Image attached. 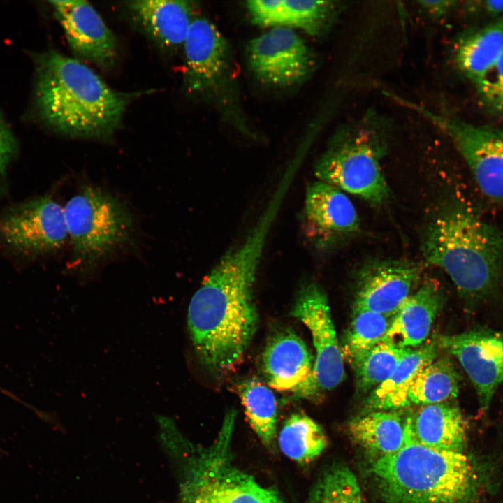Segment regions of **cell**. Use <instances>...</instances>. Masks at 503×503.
Instances as JSON below:
<instances>
[{"label": "cell", "mask_w": 503, "mask_h": 503, "mask_svg": "<svg viewBox=\"0 0 503 503\" xmlns=\"http://www.w3.org/2000/svg\"><path fill=\"white\" fill-rule=\"evenodd\" d=\"M274 221L271 214H261L240 243L219 258L190 300V338L200 363L214 375L240 365L256 332L254 287Z\"/></svg>", "instance_id": "obj_1"}, {"label": "cell", "mask_w": 503, "mask_h": 503, "mask_svg": "<svg viewBox=\"0 0 503 503\" xmlns=\"http://www.w3.org/2000/svg\"><path fill=\"white\" fill-rule=\"evenodd\" d=\"M36 103L43 121L73 138L108 140L137 95L113 89L92 68L54 50L36 59Z\"/></svg>", "instance_id": "obj_2"}, {"label": "cell", "mask_w": 503, "mask_h": 503, "mask_svg": "<svg viewBox=\"0 0 503 503\" xmlns=\"http://www.w3.org/2000/svg\"><path fill=\"white\" fill-rule=\"evenodd\" d=\"M421 251L472 304L489 298L501 285L503 233L463 205H449L430 221Z\"/></svg>", "instance_id": "obj_3"}, {"label": "cell", "mask_w": 503, "mask_h": 503, "mask_svg": "<svg viewBox=\"0 0 503 503\" xmlns=\"http://www.w3.org/2000/svg\"><path fill=\"white\" fill-rule=\"evenodd\" d=\"M235 416L233 409L226 414L217 437L207 446L188 440L173 421L159 426L161 440L179 469L180 503H284L275 488L235 464Z\"/></svg>", "instance_id": "obj_4"}, {"label": "cell", "mask_w": 503, "mask_h": 503, "mask_svg": "<svg viewBox=\"0 0 503 503\" xmlns=\"http://www.w3.org/2000/svg\"><path fill=\"white\" fill-rule=\"evenodd\" d=\"M406 417V436L397 452L374 458L370 477L388 503H463L472 491L475 473L462 452L438 450L414 438Z\"/></svg>", "instance_id": "obj_5"}, {"label": "cell", "mask_w": 503, "mask_h": 503, "mask_svg": "<svg viewBox=\"0 0 503 503\" xmlns=\"http://www.w3.org/2000/svg\"><path fill=\"white\" fill-rule=\"evenodd\" d=\"M384 124L369 114L340 129L314 168L319 180L379 205L389 197L380 166Z\"/></svg>", "instance_id": "obj_6"}, {"label": "cell", "mask_w": 503, "mask_h": 503, "mask_svg": "<svg viewBox=\"0 0 503 503\" xmlns=\"http://www.w3.org/2000/svg\"><path fill=\"white\" fill-rule=\"evenodd\" d=\"M182 48L185 92L215 106L240 131H249L239 105L229 45L223 34L208 20L196 17Z\"/></svg>", "instance_id": "obj_7"}, {"label": "cell", "mask_w": 503, "mask_h": 503, "mask_svg": "<svg viewBox=\"0 0 503 503\" xmlns=\"http://www.w3.org/2000/svg\"><path fill=\"white\" fill-rule=\"evenodd\" d=\"M73 256L77 265L90 268L124 243L132 219L116 197L93 187H85L64 207Z\"/></svg>", "instance_id": "obj_8"}, {"label": "cell", "mask_w": 503, "mask_h": 503, "mask_svg": "<svg viewBox=\"0 0 503 503\" xmlns=\"http://www.w3.org/2000/svg\"><path fill=\"white\" fill-rule=\"evenodd\" d=\"M435 124L453 141L481 192L493 201H503V129L476 125L435 113L409 101L395 98Z\"/></svg>", "instance_id": "obj_9"}, {"label": "cell", "mask_w": 503, "mask_h": 503, "mask_svg": "<svg viewBox=\"0 0 503 503\" xmlns=\"http://www.w3.org/2000/svg\"><path fill=\"white\" fill-rule=\"evenodd\" d=\"M68 236L64 207L50 196L29 201L0 216V240L22 254L54 252Z\"/></svg>", "instance_id": "obj_10"}, {"label": "cell", "mask_w": 503, "mask_h": 503, "mask_svg": "<svg viewBox=\"0 0 503 503\" xmlns=\"http://www.w3.org/2000/svg\"><path fill=\"white\" fill-rule=\"evenodd\" d=\"M248 61L261 82L287 87L302 82L312 73L313 55L303 39L292 29L274 27L253 38Z\"/></svg>", "instance_id": "obj_11"}, {"label": "cell", "mask_w": 503, "mask_h": 503, "mask_svg": "<svg viewBox=\"0 0 503 503\" xmlns=\"http://www.w3.org/2000/svg\"><path fill=\"white\" fill-rule=\"evenodd\" d=\"M439 347L455 357L474 386L481 411L503 386V330L473 329L442 335Z\"/></svg>", "instance_id": "obj_12"}, {"label": "cell", "mask_w": 503, "mask_h": 503, "mask_svg": "<svg viewBox=\"0 0 503 503\" xmlns=\"http://www.w3.org/2000/svg\"><path fill=\"white\" fill-rule=\"evenodd\" d=\"M291 315L300 321L311 333L316 351L314 373L319 388H335L345 376L344 358L324 291L315 283L303 286Z\"/></svg>", "instance_id": "obj_13"}, {"label": "cell", "mask_w": 503, "mask_h": 503, "mask_svg": "<svg viewBox=\"0 0 503 503\" xmlns=\"http://www.w3.org/2000/svg\"><path fill=\"white\" fill-rule=\"evenodd\" d=\"M68 43L80 59L108 70L117 58L116 38L97 10L87 1H50Z\"/></svg>", "instance_id": "obj_14"}, {"label": "cell", "mask_w": 503, "mask_h": 503, "mask_svg": "<svg viewBox=\"0 0 503 503\" xmlns=\"http://www.w3.org/2000/svg\"><path fill=\"white\" fill-rule=\"evenodd\" d=\"M422 268L421 263L404 259L370 262L359 274L354 311L394 316L410 296Z\"/></svg>", "instance_id": "obj_15"}, {"label": "cell", "mask_w": 503, "mask_h": 503, "mask_svg": "<svg viewBox=\"0 0 503 503\" xmlns=\"http://www.w3.org/2000/svg\"><path fill=\"white\" fill-rule=\"evenodd\" d=\"M262 368L268 384L276 390L307 399L314 398L320 390L308 348L289 330L277 333L267 342Z\"/></svg>", "instance_id": "obj_16"}, {"label": "cell", "mask_w": 503, "mask_h": 503, "mask_svg": "<svg viewBox=\"0 0 503 503\" xmlns=\"http://www.w3.org/2000/svg\"><path fill=\"white\" fill-rule=\"evenodd\" d=\"M132 20L159 49L173 52L183 46L196 18L189 1L134 0L126 3Z\"/></svg>", "instance_id": "obj_17"}, {"label": "cell", "mask_w": 503, "mask_h": 503, "mask_svg": "<svg viewBox=\"0 0 503 503\" xmlns=\"http://www.w3.org/2000/svg\"><path fill=\"white\" fill-rule=\"evenodd\" d=\"M303 212L308 226L324 239L351 235L360 225L351 200L338 188L320 180L307 187Z\"/></svg>", "instance_id": "obj_18"}, {"label": "cell", "mask_w": 503, "mask_h": 503, "mask_svg": "<svg viewBox=\"0 0 503 503\" xmlns=\"http://www.w3.org/2000/svg\"><path fill=\"white\" fill-rule=\"evenodd\" d=\"M443 304L435 281L428 280L410 295L394 316L382 341L402 349H415L428 337Z\"/></svg>", "instance_id": "obj_19"}, {"label": "cell", "mask_w": 503, "mask_h": 503, "mask_svg": "<svg viewBox=\"0 0 503 503\" xmlns=\"http://www.w3.org/2000/svg\"><path fill=\"white\" fill-rule=\"evenodd\" d=\"M247 8L258 26L296 28L316 36L329 24L336 6L330 1L255 0Z\"/></svg>", "instance_id": "obj_20"}, {"label": "cell", "mask_w": 503, "mask_h": 503, "mask_svg": "<svg viewBox=\"0 0 503 503\" xmlns=\"http://www.w3.org/2000/svg\"><path fill=\"white\" fill-rule=\"evenodd\" d=\"M411 434L418 443L438 450L462 452L467 443V423L451 402L420 406L409 414Z\"/></svg>", "instance_id": "obj_21"}, {"label": "cell", "mask_w": 503, "mask_h": 503, "mask_svg": "<svg viewBox=\"0 0 503 503\" xmlns=\"http://www.w3.org/2000/svg\"><path fill=\"white\" fill-rule=\"evenodd\" d=\"M438 347L437 343H429L409 349L391 376L369 394L365 403L366 413L409 407L408 394L414 381L436 358Z\"/></svg>", "instance_id": "obj_22"}, {"label": "cell", "mask_w": 503, "mask_h": 503, "mask_svg": "<svg viewBox=\"0 0 503 503\" xmlns=\"http://www.w3.org/2000/svg\"><path fill=\"white\" fill-rule=\"evenodd\" d=\"M503 52V15L480 28L462 34L455 43L458 70L474 84L490 71Z\"/></svg>", "instance_id": "obj_23"}, {"label": "cell", "mask_w": 503, "mask_h": 503, "mask_svg": "<svg viewBox=\"0 0 503 503\" xmlns=\"http://www.w3.org/2000/svg\"><path fill=\"white\" fill-rule=\"evenodd\" d=\"M349 431L353 440L377 458L402 448L406 418H402L399 410L367 412L349 423Z\"/></svg>", "instance_id": "obj_24"}, {"label": "cell", "mask_w": 503, "mask_h": 503, "mask_svg": "<svg viewBox=\"0 0 503 503\" xmlns=\"http://www.w3.org/2000/svg\"><path fill=\"white\" fill-rule=\"evenodd\" d=\"M460 376L447 357L435 358L416 376L408 394V405L449 402L459 392Z\"/></svg>", "instance_id": "obj_25"}, {"label": "cell", "mask_w": 503, "mask_h": 503, "mask_svg": "<svg viewBox=\"0 0 503 503\" xmlns=\"http://www.w3.org/2000/svg\"><path fill=\"white\" fill-rule=\"evenodd\" d=\"M277 442L286 456L300 464L316 459L328 445V439L322 428L302 413L293 414L286 420Z\"/></svg>", "instance_id": "obj_26"}, {"label": "cell", "mask_w": 503, "mask_h": 503, "mask_svg": "<svg viewBox=\"0 0 503 503\" xmlns=\"http://www.w3.org/2000/svg\"><path fill=\"white\" fill-rule=\"evenodd\" d=\"M247 419L261 442L275 449L277 406L272 391L261 381L248 379L238 386Z\"/></svg>", "instance_id": "obj_27"}, {"label": "cell", "mask_w": 503, "mask_h": 503, "mask_svg": "<svg viewBox=\"0 0 503 503\" xmlns=\"http://www.w3.org/2000/svg\"><path fill=\"white\" fill-rule=\"evenodd\" d=\"M394 316L366 310L354 311V316L342 348L343 358L352 365L381 342Z\"/></svg>", "instance_id": "obj_28"}, {"label": "cell", "mask_w": 503, "mask_h": 503, "mask_svg": "<svg viewBox=\"0 0 503 503\" xmlns=\"http://www.w3.org/2000/svg\"><path fill=\"white\" fill-rule=\"evenodd\" d=\"M409 349L385 341L370 349L352 365L358 390L366 393L386 380Z\"/></svg>", "instance_id": "obj_29"}, {"label": "cell", "mask_w": 503, "mask_h": 503, "mask_svg": "<svg viewBox=\"0 0 503 503\" xmlns=\"http://www.w3.org/2000/svg\"><path fill=\"white\" fill-rule=\"evenodd\" d=\"M307 503H363L355 474L341 465L330 467L316 482Z\"/></svg>", "instance_id": "obj_30"}, {"label": "cell", "mask_w": 503, "mask_h": 503, "mask_svg": "<svg viewBox=\"0 0 503 503\" xmlns=\"http://www.w3.org/2000/svg\"><path fill=\"white\" fill-rule=\"evenodd\" d=\"M482 105L495 115L503 114V52L490 71L475 84Z\"/></svg>", "instance_id": "obj_31"}, {"label": "cell", "mask_w": 503, "mask_h": 503, "mask_svg": "<svg viewBox=\"0 0 503 503\" xmlns=\"http://www.w3.org/2000/svg\"><path fill=\"white\" fill-rule=\"evenodd\" d=\"M17 152V143L0 112V180Z\"/></svg>", "instance_id": "obj_32"}, {"label": "cell", "mask_w": 503, "mask_h": 503, "mask_svg": "<svg viewBox=\"0 0 503 503\" xmlns=\"http://www.w3.org/2000/svg\"><path fill=\"white\" fill-rule=\"evenodd\" d=\"M465 7L469 12H481L495 18L503 15V1H470Z\"/></svg>", "instance_id": "obj_33"}, {"label": "cell", "mask_w": 503, "mask_h": 503, "mask_svg": "<svg viewBox=\"0 0 503 503\" xmlns=\"http://www.w3.org/2000/svg\"><path fill=\"white\" fill-rule=\"evenodd\" d=\"M421 6L431 15L437 17L444 15L453 10L458 3L455 1H420Z\"/></svg>", "instance_id": "obj_34"}]
</instances>
